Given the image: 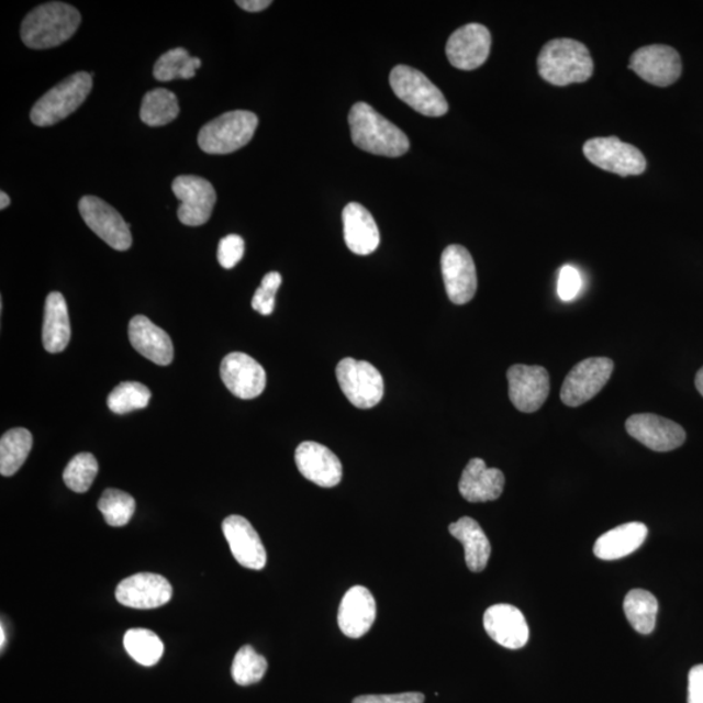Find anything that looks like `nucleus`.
<instances>
[{"label": "nucleus", "instance_id": "nucleus-38", "mask_svg": "<svg viewBox=\"0 0 703 703\" xmlns=\"http://www.w3.org/2000/svg\"><path fill=\"white\" fill-rule=\"evenodd\" d=\"M281 284V276L279 272H269L263 279L261 286L253 297L252 306L256 312L263 315H270L276 308V294Z\"/></svg>", "mask_w": 703, "mask_h": 703}, {"label": "nucleus", "instance_id": "nucleus-6", "mask_svg": "<svg viewBox=\"0 0 703 703\" xmlns=\"http://www.w3.org/2000/svg\"><path fill=\"white\" fill-rule=\"evenodd\" d=\"M390 86L399 100L422 115L439 118L448 112L445 96L417 69L397 66L391 70Z\"/></svg>", "mask_w": 703, "mask_h": 703}, {"label": "nucleus", "instance_id": "nucleus-27", "mask_svg": "<svg viewBox=\"0 0 703 703\" xmlns=\"http://www.w3.org/2000/svg\"><path fill=\"white\" fill-rule=\"evenodd\" d=\"M448 531L464 546L470 571L482 572L488 567L491 545L480 524L472 517H461L449 525Z\"/></svg>", "mask_w": 703, "mask_h": 703}, {"label": "nucleus", "instance_id": "nucleus-29", "mask_svg": "<svg viewBox=\"0 0 703 703\" xmlns=\"http://www.w3.org/2000/svg\"><path fill=\"white\" fill-rule=\"evenodd\" d=\"M33 446V437L26 428L18 427L0 439V473L11 477L24 466Z\"/></svg>", "mask_w": 703, "mask_h": 703}, {"label": "nucleus", "instance_id": "nucleus-5", "mask_svg": "<svg viewBox=\"0 0 703 703\" xmlns=\"http://www.w3.org/2000/svg\"><path fill=\"white\" fill-rule=\"evenodd\" d=\"M258 118L250 111L236 110L203 125L199 135L201 150L215 156L231 154L250 143Z\"/></svg>", "mask_w": 703, "mask_h": 703}, {"label": "nucleus", "instance_id": "nucleus-34", "mask_svg": "<svg viewBox=\"0 0 703 703\" xmlns=\"http://www.w3.org/2000/svg\"><path fill=\"white\" fill-rule=\"evenodd\" d=\"M267 671V660L249 645L237 651L232 663V679L242 687L257 684Z\"/></svg>", "mask_w": 703, "mask_h": 703}, {"label": "nucleus", "instance_id": "nucleus-3", "mask_svg": "<svg viewBox=\"0 0 703 703\" xmlns=\"http://www.w3.org/2000/svg\"><path fill=\"white\" fill-rule=\"evenodd\" d=\"M594 63L588 47L579 41L559 38L547 42L538 56V74L555 87L585 82L593 76Z\"/></svg>", "mask_w": 703, "mask_h": 703}, {"label": "nucleus", "instance_id": "nucleus-11", "mask_svg": "<svg viewBox=\"0 0 703 703\" xmlns=\"http://www.w3.org/2000/svg\"><path fill=\"white\" fill-rule=\"evenodd\" d=\"M79 210L87 226L112 249L124 252L131 248L129 223L108 202L94 196H86L79 202Z\"/></svg>", "mask_w": 703, "mask_h": 703}, {"label": "nucleus", "instance_id": "nucleus-22", "mask_svg": "<svg viewBox=\"0 0 703 703\" xmlns=\"http://www.w3.org/2000/svg\"><path fill=\"white\" fill-rule=\"evenodd\" d=\"M377 604L367 588L354 587L343 596L337 623L350 638H360L370 631L376 622Z\"/></svg>", "mask_w": 703, "mask_h": 703}, {"label": "nucleus", "instance_id": "nucleus-14", "mask_svg": "<svg viewBox=\"0 0 703 703\" xmlns=\"http://www.w3.org/2000/svg\"><path fill=\"white\" fill-rule=\"evenodd\" d=\"M507 378L509 395L517 411L534 413L543 408L550 393V376L545 368L513 365Z\"/></svg>", "mask_w": 703, "mask_h": 703}, {"label": "nucleus", "instance_id": "nucleus-15", "mask_svg": "<svg viewBox=\"0 0 703 703\" xmlns=\"http://www.w3.org/2000/svg\"><path fill=\"white\" fill-rule=\"evenodd\" d=\"M632 438L656 453H670L684 445L687 434L677 422L657 414H635L625 422Z\"/></svg>", "mask_w": 703, "mask_h": 703}, {"label": "nucleus", "instance_id": "nucleus-35", "mask_svg": "<svg viewBox=\"0 0 703 703\" xmlns=\"http://www.w3.org/2000/svg\"><path fill=\"white\" fill-rule=\"evenodd\" d=\"M152 392L138 382H123L110 392L108 405L111 412L125 414L144 410L149 405Z\"/></svg>", "mask_w": 703, "mask_h": 703}, {"label": "nucleus", "instance_id": "nucleus-4", "mask_svg": "<svg viewBox=\"0 0 703 703\" xmlns=\"http://www.w3.org/2000/svg\"><path fill=\"white\" fill-rule=\"evenodd\" d=\"M93 88V76L77 72L41 97L31 111V121L37 126H52L65 121L86 102Z\"/></svg>", "mask_w": 703, "mask_h": 703}, {"label": "nucleus", "instance_id": "nucleus-12", "mask_svg": "<svg viewBox=\"0 0 703 703\" xmlns=\"http://www.w3.org/2000/svg\"><path fill=\"white\" fill-rule=\"evenodd\" d=\"M442 276L448 299L456 305L468 304L477 292V271L472 256L461 245H449L443 252Z\"/></svg>", "mask_w": 703, "mask_h": 703}, {"label": "nucleus", "instance_id": "nucleus-28", "mask_svg": "<svg viewBox=\"0 0 703 703\" xmlns=\"http://www.w3.org/2000/svg\"><path fill=\"white\" fill-rule=\"evenodd\" d=\"M70 341L68 306L60 292H52L46 299L42 342L51 354H60Z\"/></svg>", "mask_w": 703, "mask_h": 703}, {"label": "nucleus", "instance_id": "nucleus-10", "mask_svg": "<svg viewBox=\"0 0 703 703\" xmlns=\"http://www.w3.org/2000/svg\"><path fill=\"white\" fill-rule=\"evenodd\" d=\"M172 192L180 201L179 221L186 226L199 227L205 224L216 202V193L211 182L194 175H182L172 181Z\"/></svg>", "mask_w": 703, "mask_h": 703}, {"label": "nucleus", "instance_id": "nucleus-46", "mask_svg": "<svg viewBox=\"0 0 703 703\" xmlns=\"http://www.w3.org/2000/svg\"><path fill=\"white\" fill-rule=\"evenodd\" d=\"M0 648H2V651L4 650V646L7 643V636H5V631H4V624L0 625Z\"/></svg>", "mask_w": 703, "mask_h": 703}, {"label": "nucleus", "instance_id": "nucleus-43", "mask_svg": "<svg viewBox=\"0 0 703 703\" xmlns=\"http://www.w3.org/2000/svg\"><path fill=\"white\" fill-rule=\"evenodd\" d=\"M236 4L248 12H261L272 4L271 0H237Z\"/></svg>", "mask_w": 703, "mask_h": 703}, {"label": "nucleus", "instance_id": "nucleus-1", "mask_svg": "<svg viewBox=\"0 0 703 703\" xmlns=\"http://www.w3.org/2000/svg\"><path fill=\"white\" fill-rule=\"evenodd\" d=\"M348 122L354 144L364 152L395 158L410 150L405 133L368 103H356L349 111Z\"/></svg>", "mask_w": 703, "mask_h": 703}, {"label": "nucleus", "instance_id": "nucleus-9", "mask_svg": "<svg viewBox=\"0 0 703 703\" xmlns=\"http://www.w3.org/2000/svg\"><path fill=\"white\" fill-rule=\"evenodd\" d=\"M583 154L590 164L616 175H641L646 170L644 154L636 146L614 136L587 141L583 145Z\"/></svg>", "mask_w": 703, "mask_h": 703}, {"label": "nucleus", "instance_id": "nucleus-23", "mask_svg": "<svg viewBox=\"0 0 703 703\" xmlns=\"http://www.w3.org/2000/svg\"><path fill=\"white\" fill-rule=\"evenodd\" d=\"M130 341L140 355L154 364L170 365L174 360V344L164 328L154 325L145 315H136L130 322Z\"/></svg>", "mask_w": 703, "mask_h": 703}, {"label": "nucleus", "instance_id": "nucleus-8", "mask_svg": "<svg viewBox=\"0 0 703 703\" xmlns=\"http://www.w3.org/2000/svg\"><path fill=\"white\" fill-rule=\"evenodd\" d=\"M614 368V361L607 357H592L579 362L561 386V402L572 408L588 403L607 384Z\"/></svg>", "mask_w": 703, "mask_h": 703}, {"label": "nucleus", "instance_id": "nucleus-2", "mask_svg": "<svg viewBox=\"0 0 703 703\" xmlns=\"http://www.w3.org/2000/svg\"><path fill=\"white\" fill-rule=\"evenodd\" d=\"M80 12L74 5L51 2L41 4L21 24V40L34 51L58 47L79 30Z\"/></svg>", "mask_w": 703, "mask_h": 703}, {"label": "nucleus", "instance_id": "nucleus-7", "mask_svg": "<svg viewBox=\"0 0 703 703\" xmlns=\"http://www.w3.org/2000/svg\"><path fill=\"white\" fill-rule=\"evenodd\" d=\"M337 383L352 404L360 410L381 403L384 382L381 372L368 361L343 358L336 367Z\"/></svg>", "mask_w": 703, "mask_h": 703}, {"label": "nucleus", "instance_id": "nucleus-21", "mask_svg": "<svg viewBox=\"0 0 703 703\" xmlns=\"http://www.w3.org/2000/svg\"><path fill=\"white\" fill-rule=\"evenodd\" d=\"M483 627L503 648L517 650L529 641V627L522 611L511 604H495L487 610Z\"/></svg>", "mask_w": 703, "mask_h": 703}, {"label": "nucleus", "instance_id": "nucleus-30", "mask_svg": "<svg viewBox=\"0 0 703 703\" xmlns=\"http://www.w3.org/2000/svg\"><path fill=\"white\" fill-rule=\"evenodd\" d=\"M623 607L633 629L641 635H650L656 628L658 601L648 590H631L625 596Z\"/></svg>", "mask_w": 703, "mask_h": 703}, {"label": "nucleus", "instance_id": "nucleus-13", "mask_svg": "<svg viewBox=\"0 0 703 703\" xmlns=\"http://www.w3.org/2000/svg\"><path fill=\"white\" fill-rule=\"evenodd\" d=\"M629 68L646 82L666 88L680 79L681 58L671 46L650 45L638 48L631 56Z\"/></svg>", "mask_w": 703, "mask_h": 703}, {"label": "nucleus", "instance_id": "nucleus-41", "mask_svg": "<svg viewBox=\"0 0 703 703\" xmlns=\"http://www.w3.org/2000/svg\"><path fill=\"white\" fill-rule=\"evenodd\" d=\"M425 695L422 693H400V694H368L356 698L352 703H424Z\"/></svg>", "mask_w": 703, "mask_h": 703}, {"label": "nucleus", "instance_id": "nucleus-18", "mask_svg": "<svg viewBox=\"0 0 703 703\" xmlns=\"http://www.w3.org/2000/svg\"><path fill=\"white\" fill-rule=\"evenodd\" d=\"M221 377L224 384L238 399H255L265 390L266 371L249 355L234 352L223 358Z\"/></svg>", "mask_w": 703, "mask_h": 703}, {"label": "nucleus", "instance_id": "nucleus-40", "mask_svg": "<svg viewBox=\"0 0 703 703\" xmlns=\"http://www.w3.org/2000/svg\"><path fill=\"white\" fill-rule=\"evenodd\" d=\"M582 287L581 274L576 267H561L558 279V294L562 301H572L579 297Z\"/></svg>", "mask_w": 703, "mask_h": 703}, {"label": "nucleus", "instance_id": "nucleus-16", "mask_svg": "<svg viewBox=\"0 0 703 703\" xmlns=\"http://www.w3.org/2000/svg\"><path fill=\"white\" fill-rule=\"evenodd\" d=\"M491 34L487 26L468 24L459 27L448 38L446 54L449 63L461 70L480 68L488 60Z\"/></svg>", "mask_w": 703, "mask_h": 703}, {"label": "nucleus", "instance_id": "nucleus-25", "mask_svg": "<svg viewBox=\"0 0 703 703\" xmlns=\"http://www.w3.org/2000/svg\"><path fill=\"white\" fill-rule=\"evenodd\" d=\"M344 241L357 256H368L376 252L381 235L375 217L360 203L350 202L343 210Z\"/></svg>", "mask_w": 703, "mask_h": 703}, {"label": "nucleus", "instance_id": "nucleus-31", "mask_svg": "<svg viewBox=\"0 0 703 703\" xmlns=\"http://www.w3.org/2000/svg\"><path fill=\"white\" fill-rule=\"evenodd\" d=\"M180 112L178 97L167 89H154L146 93L141 104L140 118L146 125L170 124Z\"/></svg>", "mask_w": 703, "mask_h": 703}, {"label": "nucleus", "instance_id": "nucleus-17", "mask_svg": "<svg viewBox=\"0 0 703 703\" xmlns=\"http://www.w3.org/2000/svg\"><path fill=\"white\" fill-rule=\"evenodd\" d=\"M115 595L125 607L150 610L171 601L172 587L164 576L137 573L119 583Z\"/></svg>", "mask_w": 703, "mask_h": 703}, {"label": "nucleus", "instance_id": "nucleus-42", "mask_svg": "<svg viewBox=\"0 0 703 703\" xmlns=\"http://www.w3.org/2000/svg\"><path fill=\"white\" fill-rule=\"evenodd\" d=\"M688 703H703V665L689 672Z\"/></svg>", "mask_w": 703, "mask_h": 703}, {"label": "nucleus", "instance_id": "nucleus-26", "mask_svg": "<svg viewBox=\"0 0 703 703\" xmlns=\"http://www.w3.org/2000/svg\"><path fill=\"white\" fill-rule=\"evenodd\" d=\"M648 537V526L643 523L624 524L598 538L594 554L598 559L617 560L638 550Z\"/></svg>", "mask_w": 703, "mask_h": 703}, {"label": "nucleus", "instance_id": "nucleus-19", "mask_svg": "<svg viewBox=\"0 0 703 703\" xmlns=\"http://www.w3.org/2000/svg\"><path fill=\"white\" fill-rule=\"evenodd\" d=\"M299 472L321 488H335L343 477V467L337 456L316 442H302L294 454Z\"/></svg>", "mask_w": 703, "mask_h": 703}, {"label": "nucleus", "instance_id": "nucleus-45", "mask_svg": "<svg viewBox=\"0 0 703 703\" xmlns=\"http://www.w3.org/2000/svg\"><path fill=\"white\" fill-rule=\"evenodd\" d=\"M695 387H698L699 392L703 397V368L695 376Z\"/></svg>", "mask_w": 703, "mask_h": 703}, {"label": "nucleus", "instance_id": "nucleus-36", "mask_svg": "<svg viewBox=\"0 0 703 703\" xmlns=\"http://www.w3.org/2000/svg\"><path fill=\"white\" fill-rule=\"evenodd\" d=\"M105 523L110 526L121 527L131 522L136 510V502L130 494L122 490L108 489L98 502Z\"/></svg>", "mask_w": 703, "mask_h": 703}, {"label": "nucleus", "instance_id": "nucleus-32", "mask_svg": "<svg viewBox=\"0 0 703 703\" xmlns=\"http://www.w3.org/2000/svg\"><path fill=\"white\" fill-rule=\"evenodd\" d=\"M202 62L189 55L186 48L176 47L161 55L154 66L153 75L158 81L168 82L175 79H193L196 70L201 68Z\"/></svg>", "mask_w": 703, "mask_h": 703}, {"label": "nucleus", "instance_id": "nucleus-24", "mask_svg": "<svg viewBox=\"0 0 703 703\" xmlns=\"http://www.w3.org/2000/svg\"><path fill=\"white\" fill-rule=\"evenodd\" d=\"M505 478L502 470L488 468L482 459L468 462L460 478L459 491L470 503L496 501L502 495Z\"/></svg>", "mask_w": 703, "mask_h": 703}, {"label": "nucleus", "instance_id": "nucleus-39", "mask_svg": "<svg viewBox=\"0 0 703 703\" xmlns=\"http://www.w3.org/2000/svg\"><path fill=\"white\" fill-rule=\"evenodd\" d=\"M245 252V243L243 237L238 235H228L223 237L220 246H217V261L224 269H234L242 261Z\"/></svg>", "mask_w": 703, "mask_h": 703}, {"label": "nucleus", "instance_id": "nucleus-33", "mask_svg": "<svg viewBox=\"0 0 703 703\" xmlns=\"http://www.w3.org/2000/svg\"><path fill=\"white\" fill-rule=\"evenodd\" d=\"M124 648L138 665L145 667L157 665L165 651V645L156 633L144 628L126 631Z\"/></svg>", "mask_w": 703, "mask_h": 703}, {"label": "nucleus", "instance_id": "nucleus-37", "mask_svg": "<svg viewBox=\"0 0 703 703\" xmlns=\"http://www.w3.org/2000/svg\"><path fill=\"white\" fill-rule=\"evenodd\" d=\"M100 470L96 457L88 453L76 455L68 462L63 480H65L68 489L75 492H87L93 484L96 477Z\"/></svg>", "mask_w": 703, "mask_h": 703}, {"label": "nucleus", "instance_id": "nucleus-20", "mask_svg": "<svg viewBox=\"0 0 703 703\" xmlns=\"http://www.w3.org/2000/svg\"><path fill=\"white\" fill-rule=\"evenodd\" d=\"M232 555L245 568L261 571L267 561L266 548L255 527L243 516L232 515L222 524Z\"/></svg>", "mask_w": 703, "mask_h": 703}, {"label": "nucleus", "instance_id": "nucleus-44", "mask_svg": "<svg viewBox=\"0 0 703 703\" xmlns=\"http://www.w3.org/2000/svg\"><path fill=\"white\" fill-rule=\"evenodd\" d=\"M10 203L11 200L9 194H7L5 192H0V209L4 210L5 208H9Z\"/></svg>", "mask_w": 703, "mask_h": 703}]
</instances>
